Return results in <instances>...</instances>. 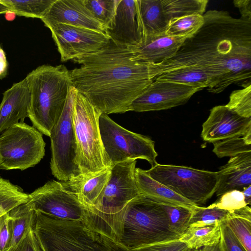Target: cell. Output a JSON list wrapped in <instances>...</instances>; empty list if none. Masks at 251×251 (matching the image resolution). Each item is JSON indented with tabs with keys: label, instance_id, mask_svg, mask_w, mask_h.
I'll list each match as a JSON object with an SVG mask.
<instances>
[{
	"label": "cell",
	"instance_id": "1",
	"mask_svg": "<svg viewBox=\"0 0 251 251\" xmlns=\"http://www.w3.org/2000/svg\"><path fill=\"white\" fill-rule=\"evenodd\" d=\"M203 16L202 26L173 57L154 65L156 76L178 68L197 67L210 76L207 90L212 93H220L232 84L251 85V22L222 10H208Z\"/></svg>",
	"mask_w": 251,
	"mask_h": 251
},
{
	"label": "cell",
	"instance_id": "2",
	"mask_svg": "<svg viewBox=\"0 0 251 251\" xmlns=\"http://www.w3.org/2000/svg\"><path fill=\"white\" fill-rule=\"evenodd\" d=\"M73 86L102 114L129 111L156 77L154 64L137 60L132 49L111 40L100 51L73 60Z\"/></svg>",
	"mask_w": 251,
	"mask_h": 251
},
{
	"label": "cell",
	"instance_id": "3",
	"mask_svg": "<svg viewBox=\"0 0 251 251\" xmlns=\"http://www.w3.org/2000/svg\"><path fill=\"white\" fill-rule=\"evenodd\" d=\"M136 160H127L110 168L111 173L94 206L84 211L83 220L93 229L119 242L127 204L139 193Z\"/></svg>",
	"mask_w": 251,
	"mask_h": 251
},
{
	"label": "cell",
	"instance_id": "4",
	"mask_svg": "<svg viewBox=\"0 0 251 251\" xmlns=\"http://www.w3.org/2000/svg\"><path fill=\"white\" fill-rule=\"evenodd\" d=\"M25 78L30 94L28 117L32 126L50 137L62 114L69 89L73 86L70 71L63 65H43Z\"/></svg>",
	"mask_w": 251,
	"mask_h": 251
},
{
	"label": "cell",
	"instance_id": "5",
	"mask_svg": "<svg viewBox=\"0 0 251 251\" xmlns=\"http://www.w3.org/2000/svg\"><path fill=\"white\" fill-rule=\"evenodd\" d=\"M36 214L33 229L42 251H129L83 220L67 221Z\"/></svg>",
	"mask_w": 251,
	"mask_h": 251
},
{
	"label": "cell",
	"instance_id": "6",
	"mask_svg": "<svg viewBox=\"0 0 251 251\" xmlns=\"http://www.w3.org/2000/svg\"><path fill=\"white\" fill-rule=\"evenodd\" d=\"M179 237L170 227L163 204L141 194L127 204L119 242L128 251Z\"/></svg>",
	"mask_w": 251,
	"mask_h": 251
},
{
	"label": "cell",
	"instance_id": "7",
	"mask_svg": "<svg viewBox=\"0 0 251 251\" xmlns=\"http://www.w3.org/2000/svg\"><path fill=\"white\" fill-rule=\"evenodd\" d=\"M101 113L77 91L73 111V125L81 176L110 169L105 154L99 126Z\"/></svg>",
	"mask_w": 251,
	"mask_h": 251
},
{
	"label": "cell",
	"instance_id": "8",
	"mask_svg": "<svg viewBox=\"0 0 251 251\" xmlns=\"http://www.w3.org/2000/svg\"><path fill=\"white\" fill-rule=\"evenodd\" d=\"M152 178L196 205L205 204L215 193L218 172L157 163L145 170Z\"/></svg>",
	"mask_w": 251,
	"mask_h": 251
},
{
	"label": "cell",
	"instance_id": "9",
	"mask_svg": "<svg viewBox=\"0 0 251 251\" xmlns=\"http://www.w3.org/2000/svg\"><path fill=\"white\" fill-rule=\"evenodd\" d=\"M99 126L105 154L110 168L127 160H147L153 167L158 163L154 142L149 137L124 128L102 113Z\"/></svg>",
	"mask_w": 251,
	"mask_h": 251
},
{
	"label": "cell",
	"instance_id": "10",
	"mask_svg": "<svg viewBox=\"0 0 251 251\" xmlns=\"http://www.w3.org/2000/svg\"><path fill=\"white\" fill-rule=\"evenodd\" d=\"M77 90L70 87L65 105L50 135V169L59 180L66 181L81 175L78 165L76 141L73 125L74 105Z\"/></svg>",
	"mask_w": 251,
	"mask_h": 251
},
{
	"label": "cell",
	"instance_id": "11",
	"mask_svg": "<svg viewBox=\"0 0 251 251\" xmlns=\"http://www.w3.org/2000/svg\"><path fill=\"white\" fill-rule=\"evenodd\" d=\"M46 144L42 134L24 122L0 133V169L25 170L43 158Z\"/></svg>",
	"mask_w": 251,
	"mask_h": 251
},
{
	"label": "cell",
	"instance_id": "12",
	"mask_svg": "<svg viewBox=\"0 0 251 251\" xmlns=\"http://www.w3.org/2000/svg\"><path fill=\"white\" fill-rule=\"evenodd\" d=\"M25 206L29 210L67 221L82 220L84 207L61 182L51 180L28 194Z\"/></svg>",
	"mask_w": 251,
	"mask_h": 251
},
{
	"label": "cell",
	"instance_id": "13",
	"mask_svg": "<svg viewBox=\"0 0 251 251\" xmlns=\"http://www.w3.org/2000/svg\"><path fill=\"white\" fill-rule=\"evenodd\" d=\"M51 33L62 62L96 53L109 42L105 32L60 23L45 25Z\"/></svg>",
	"mask_w": 251,
	"mask_h": 251
},
{
	"label": "cell",
	"instance_id": "14",
	"mask_svg": "<svg viewBox=\"0 0 251 251\" xmlns=\"http://www.w3.org/2000/svg\"><path fill=\"white\" fill-rule=\"evenodd\" d=\"M201 90L171 81L154 80L131 103L129 111L140 112L170 109L186 103Z\"/></svg>",
	"mask_w": 251,
	"mask_h": 251
},
{
	"label": "cell",
	"instance_id": "15",
	"mask_svg": "<svg viewBox=\"0 0 251 251\" xmlns=\"http://www.w3.org/2000/svg\"><path fill=\"white\" fill-rule=\"evenodd\" d=\"M105 33L115 43L135 47L146 37L142 22L139 0H120L113 23Z\"/></svg>",
	"mask_w": 251,
	"mask_h": 251
},
{
	"label": "cell",
	"instance_id": "16",
	"mask_svg": "<svg viewBox=\"0 0 251 251\" xmlns=\"http://www.w3.org/2000/svg\"><path fill=\"white\" fill-rule=\"evenodd\" d=\"M202 127V139L213 143L251 132V118L240 116L226 105H218L210 110Z\"/></svg>",
	"mask_w": 251,
	"mask_h": 251
},
{
	"label": "cell",
	"instance_id": "17",
	"mask_svg": "<svg viewBox=\"0 0 251 251\" xmlns=\"http://www.w3.org/2000/svg\"><path fill=\"white\" fill-rule=\"evenodd\" d=\"M44 25L60 23L105 32L106 28L91 13L84 0H55L41 19Z\"/></svg>",
	"mask_w": 251,
	"mask_h": 251
},
{
	"label": "cell",
	"instance_id": "18",
	"mask_svg": "<svg viewBox=\"0 0 251 251\" xmlns=\"http://www.w3.org/2000/svg\"><path fill=\"white\" fill-rule=\"evenodd\" d=\"M30 94L25 78L14 83L3 94L0 103V133L28 117Z\"/></svg>",
	"mask_w": 251,
	"mask_h": 251
},
{
	"label": "cell",
	"instance_id": "19",
	"mask_svg": "<svg viewBox=\"0 0 251 251\" xmlns=\"http://www.w3.org/2000/svg\"><path fill=\"white\" fill-rule=\"evenodd\" d=\"M187 38L171 36L164 33L147 36L141 43L130 48L137 60L159 64L173 57Z\"/></svg>",
	"mask_w": 251,
	"mask_h": 251
},
{
	"label": "cell",
	"instance_id": "20",
	"mask_svg": "<svg viewBox=\"0 0 251 251\" xmlns=\"http://www.w3.org/2000/svg\"><path fill=\"white\" fill-rule=\"evenodd\" d=\"M218 173L219 182L215 192L217 197L251 185V151L230 157Z\"/></svg>",
	"mask_w": 251,
	"mask_h": 251
},
{
	"label": "cell",
	"instance_id": "21",
	"mask_svg": "<svg viewBox=\"0 0 251 251\" xmlns=\"http://www.w3.org/2000/svg\"><path fill=\"white\" fill-rule=\"evenodd\" d=\"M110 173L109 169L91 175L80 176L61 183L66 190L75 194L86 211L94 206L101 195Z\"/></svg>",
	"mask_w": 251,
	"mask_h": 251
},
{
	"label": "cell",
	"instance_id": "22",
	"mask_svg": "<svg viewBox=\"0 0 251 251\" xmlns=\"http://www.w3.org/2000/svg\"><path fill=\"white\" fill-rule=\"evenodd\" d=\"M135 177L139 193L159 203L189 209L198 206L152 178L144 170L136 168Z\"/></svg>",
	"mask_w": 251,
	"mask_h": 251
},
{
	"label": "cell",
	"instance_id": "23",
	"mask_svg": "<svg viewBox=\"0 0 251 251\" xmlns=\"http://www.w3.org/2000/svg\"><path fill=\"white\" fill-rule=\"evenodd\" d=\"M139 4L146 37L165 33L169 21L161 0H139Z\"/></svg>",
	"mask_w": 251,
	"mask_h": 251
},
{
	"label": "cell",
	"instance_id": "24",
	"mask_svg": "<svg viewBox=\"0 0 251 251\" xmlns=\"http://www.w3.org/2000/svg\"><path fill=\"white\" fill-rule=\"evenodd\" d=\"M154 80L171 81L202 89L209 87L211 79L207 72L200 68L185 67L163 73Z\"/></svg>",
	"mask_w": 251,
	"mask_h": 251
},
{
	"label": "cell",
	"instance_id": "25",
	"mask_svg": "<svg viewBox=\"0 0 251 251\" xmlns=\"http://www.w3.org/2000/svg\"><path fill=\"white\" fill-rule=\"evenodd\" d=\"M220 238V223L210 226H189L178 240L185 243L191 250L218 244Z\"/></svg>",
	"mask_w": 251,
	"mask_h": 251
},
{
	"label": "cell",
	"instance_id": "26",
	"mask_svg": "<svg viewBox=\"0 0 251 251\" xmlns=\"http://www.w3.org/2000/svg\"><path fill=\"white\" fill-rule=\"evenodd\" d=\"M36 212L28 210L23 204L9 213V223L11 238L6 251H12L21 240L26 230L32 226L36 218Z\"/></svg>",
	"mask_w": 251,
	"mask_h": 251
},
{
	"label": "cell",
	"instance_id": "27",
	"mask_svg": "<svg viewBox=\"0 0 251 251\" xmlns=\"http://www.w3.org/2000/svg\"><path fill=\"white\" fill-rule=\"evenodd\" d=\"M246 251H251V208L250 206L230 211L224 221Z\"/></svg>",
	"mask_w": 251,
	"mask_h": 251
},
{
	"label": "cell",
	"instance_id": "28",
	"mask_svg": "<svg viewBox=\"0 0 251 251\" xmlns=\"http://www.w3.org/2000/svg\"><path fill=\"white\" fill-rule=\"evenodd\" d=\"M208 1L207 0H161L168 21L173 18L190 15H203Z\"/></svg>",
	"mask_w": 251,
	"mask_h": 251
},
{
	"label": "cell",
	"instance_id": "29",
	"mask_svg": "<svg viewBox=\"0 0 251 251\" xmlns=\"http://www.w3.org/2000/svg\"><path fill=\"white\" fill-rule=\"evenodd\" d=\"M55 0H0L9 12L29 18L42 19Z\"/></svg>",
	"mask_w": 251,
	"mask_h": 251
},
{
	"label": "cell",
	"instance_id": "30",
	"mask_svg": "<svg viewBox=\"0 0 251 251\" xmlns=\"http://www.w3.org/2000/svg\"><path fill=\"white\" fill-rule=\"evenodd\" d=\"M28 194L9 180L0 177V217L26 203Z\"/></svg>",
	"mask_w": 251,
	"mask_h": 251
},
{
	"label": "cell",
	"instance_id": "31",
	"mask_svg": "<svg viewBox=\"0 0 251 251\" xmlns=\"http://www.w3.org/2000/svg\"><path fill=\"white\" fill-rule=\"evenodd\" d=\"M203 15L193 14L171 19L165 34L174 37L189 38L197 32L204 24Z\"/></svg>",
	"mask_w": 251,
	"mask_h": 251
},
{
	"label": "cell",
	"instance_id": "32",
	"mask_svg": "<svg viewBox=\"0 0 251 251\" xmlns=\"http://www.w3.org/2000/svg\"><path fill=\"white\" fill-rule=\"evenodd\" d=\"M213 152L219 158L234 157L251 151V132L213 143Z\"/></svg>",
	"mask_w": 251,
	"mask_h": 251
},
{
	"label": "cell",
	"instance_id": "33",
	"mask_svg": "<svg viewBox=\"0 0 251 251\" xmlns=\"http://www.w3.org/2000/svg\"><path fill=\"white\" fill-rule=\"evenodd\" d=\"M120 0H84L93 16L105 28H110L114 20Z\"/></svg>",
	"mask_w": 251,
	"mask_h": 251
},
{
	"label": "cell",
	"instance_id": "34",
	"mask_svg": "<svg viewBox=\"0 0 251 251\" xmlns=\"http://www.w3.org/2000/svg\"><path fill=\"white\" fill-rule=\"evenodd\" d=\"M230 211L216 207L196 206L192 209L189 226H210L225 221Z\"/></svg>",
	"mask_w": 251,
	"mask_h": 251
},
{
	"label": "cell",
	"instance_id": "35",
	"mask_svg": "<svg viewBox=\"0 0 251 251\" xmlns=\"http://www.w3.org/2000/svg\"><path fill=\"white\" fill-rule=\"evenodd\" d=\"M163 205L171 229L180 236L189 226L192 209L179 206Z\"/></svg>",
	"mask_w": 251,
	"mask_h": 251
},
{
	"label": "cell",
	"instance_id": "36",
	"mask_svg": "<svg viewBox=\"0 0 251 251\" xmlns=\"http://www.w3.org/2000/svg\"><path fill=\"white\" fill-rule=\"evenodd\" d=\"M225 105L240 116L251 118V85L233 91Z\"/></svg>",
	"mask_w": 251,
	"mask_h": 251
},
{
	"label": "cell",
	"instance_id": "37",
	"mask_svg": "<svg viewBox=\"0 0 251 251\" xmlns=\"http://www.w3.org/2000/svg\"><path fill=\"white\" fill-rule=\"evenodd\" d=\"M219 197L217 201L208 206L232 211L247 205L243 193L240 190L230 191L224 193Z\"/></svg>",
	"mask_w": 251,
	"mask_h": 251
},
{
	"label": "cell",
	"instance_id": "38",
	"mask_svg": "<svg viewBox=\"0 0 251 251\" xmlns=\"http://www.w3.org/2000/svg\"><path fill=\"white\" fill-rule=\"evenodd\" d=\"M220 238L218 246L220 251H246L224 222L220 223Z\"/></svg>",
	"mask_w": 251,
	"mask_h": 251
},
{
	"label": "cell",
	"instance_id": "39",
	"mask_svg": "<svg viewBox=\"0 0 251 251\" xmlns=\"http://www.w3.org/2000/svg\"><path fill=\"white\" fill-rule=\"evenodd\" d=\"M187 245L178 240L160 242L142 246L129 251H191Z\"/></svg>",
	"mask_w": 251,
	"mask_h": 251
},
{
	"label": "cell",
	"instance_id": "40",
	"mask_svg": "<svg viewBox=\"0 0 251 251\" xmlns=\"http://www.w3.org/2000/svg\"><path fill=\"white\" fill-rule=\"evenodd\" d=\"M12 251H42L35 235L33 226L26 230Z\"/></svg>",
	"mask_w": 251,
	"mask_h": 251
},
{
	"label": "cell",
	"instance_id": "41",
	"mask_svg": "<svg viewBox=\"0 0 251 251\" xmlns=\"http://www.w3.org/2000/svg\"><path fill=\"white\" fill-rule=\"evenodd\" d=\"M11 238L9 213L4 215L0 227V251H6Z\"/></svg>",
	"mask_w": 251,
	"mask_h": 251
},
{
	"label": "cell",
	"instance_id": "42",
	"mask_svg": "<svg viewBox=\"0 0 251 251\" xmlns=\"http://www.w3.org/2000/svg\"><path fill=\"white\" fill-rule=\"evenodd\" d=\"M234 5L241 14V18L251 22V0H234Z\"/></svg>",
	"mask_w": 251,
	"mask_h": 251
},
{
	"label": "cell",
	"instance_id": "43",
	"mask_svg": "<svg viewBox=\"0 0 251 251\" xmlns=\"http://www.w3.org/2000/svg\"><path fill=\"white\" fill-rule=\"evenodd\" d=\"M8 62L6 59L0 60V79L4 78L7 75Z\"/></svg>",
	"mask_w": 251,
	"mask_h": 251
},
{
	"label": "cell",
	"instance_id": "44",
	"mask_svg": "<svg viewBox=\"0 0 251 251\" xmlns=\"http://www.w3.org/2000/svg\"><path fill=\"white\" fill-rule=\"evenodd\" d=\"M241 191L244 196L247 205L250 206L251 204V185L244 187Z\"/></svg>",
	"mask_w": 251,
	"mask_h": 251
},
{
	"label": "cell",
	"instance_id": "45",
	"mask_svg": "<svg viewBox=\"0 0 251 251\" xmlns=\"http://www.w3.org/2000/svg\"><path fill=\"white\" fill-rule=\"evenodd\" d=\"M194 251H220L219 248L218 244L214 246H206L201 248Z\"/></svg>",
	"mask_w": 251,
	"mask_h": 251
},
{
	"label": "cell",
	"instance_id": "46",
	"mask_svg": "<svg viewBox=\"0 0 251 251\" xmlns=\"http://www.w3.org/2000/svg\"><path fill=\"white\" fill-rule=\"evenodd\" d=\"M9 12V10L6 6L0 2V14L6 13Z\"/></svg>",
	"mask_w": 251,
	"mask_h": 251
},
{
	"label": "cell",
	"instance_id": "47",
	"mask_svg": "<svg viewBox=\"0 0 251 251\" xmlns=\"http://www.w3.org/2000/svg\"><path fill=\"white\" fill-rule=\"evenodd\" d=\"M4 215L3 216H2L1 217H0V226H1V224L2 223V221H3V219H4V215Z\"/></svg>",
	"mask_w": 251,
	"mask_h": 251
},
{
	"label": "cell",
	"instance_id": "48",
	"mask_svg": "<svg viewBox=\"0 0 251 251\" xmlns=\"http://www.w3.org/2000/svg\"><path fill=\"white\" fill-rule=\"evenodd\" d=\"M191 251H194V250H192Z\"/></svg>",
	"mask_w": 251,
	"mask_h": 251
}]
</instances>
